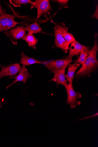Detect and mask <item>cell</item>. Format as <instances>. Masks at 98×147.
I'll use <instances>...</instances> for the list:
<instances>
[{
	"instance_id": "d6986e66",
	"label": "cell",
	"mask_w": 98,
	"mask_h": 147,
	"mask_svg": "<svg viewBox=\"0 0 98 147\" xmlns=\"http://www.w3.org/2000/svg\"><path fill=\"white\" fill-rule=\"evenodd\" d=\"M69 1L68 0H57V1H52L54 2L57 3L62 7L64 8H68L67 4Z\"/></svg>"
},
{
	"instance_id": "7c38bea8",
	"label": "cell",
	"mask_w": 98,
	"mask_h": 147,
	"mask_svg": "<svg viewBox=\"0 0 98 147\" xmlns=\"http://www.w3.org/2000/svg\"><path fill=\"white\" fill-rule=\"evenodd\" d=\"M68 46L70 44L76 41L74 36L68 32V29L64 24H57Z\"/></svg>"
},
{
	"instance_id": "3957f363",
	"label": "cell",
	"mask_w": 98,
	"mask_h": 147,
	"mask_svg": "<svg viewBox=\"0 0 98 147\" xmlns=\"http://www.w3.org/2000/svg\"><path fill=\"white\" fill-rule=\"evenodd\" d=\"M72 61V60L60 59L53 60L49 62L45 61L44 64L51 72L55 74L60 69L66 68Z\"/></svg>"
},
{
	"instance_id": "ffe728a7",
	"label": "cell",
	"mask_w": 98,
	"mask_h": 147,
	"mask_svg": "<svg viewBox=\"0 0 98 147\" xmlns=\"http://www.w3.org/2000/svg\"><path fill=\"white\" fill-rule=\"evenodd\" d=\"M91 18L98 19V6L97 4L96 5L95 11L93 14L91 16Z\"/></svg>"
},
{
	"instance_id": "30bf717a",
	"label": "cell",
	"mask_w": 98,
	"mask_h": 147,
	"mask_svg": "<svg viewBox=\"0 0 98 147\" xmlns=\"http://www.w3.org/2000/svg\"><path fill=\"white\" fill-rule=\"evenodd\" d=\"M32 77V76L30 74L28 71L26 69L25 65H23L22 67L19 74L16 76L14 81L8 86L6 88L7 89L9 88L11 86L18 82H22L25 84L28 79Z\"/></svg>"
},
{
	"instance_id": "52a82bcc",
	"label": "cell",
	"mask_w": 98,
	"mask_h": 147,
	"mask_svg": "<svg viewBox=\"0 0 98 147\" xmlns=\"http://www.w3.org/2000/svg\"><path fill=\"white\" fill-rule=\"evenodd\" d=\"M16 16L14 15L5 14L0 17V32L7 31L15 27L20 23L16 22L14 19Z\"/></svg>"
},
{
	"instance_id": "7a4b0ae2",
	"label": "cell",
	"mask_w": 98,
	"mask_h": 147,
	"mask_svg": "<svg viewBox=\"0 0 98 147\" xmlns=\"http://www.w3.org/2000/svg\"><path fill=\"white\" fill-rule=\"evenodd\" d=\"M66 89L67 93V104L69 105L72 109L75 108L76 105H80L81 102L78 101L77 99H80L82 97L80 93L76 92L71 84H69Z\"/></svg>"
},
{
	"instance_id": "277c9868",
	"label": "cell",
	"mask_w": 98,
	"mask_h": 147,
	"mask_svg": "<svg viewBox=\"0 0 98 147\" xmlns=\"http://www.w3.org/2000/svg\"><path fill=\"white\" fill-rule=\"evenodd\" d=\"M1 68L0 72V79L5 76L9 77L10 79L15 78L22 68L21 65L18 63L11 64L7 66H1Z\"/></svg>"
},
{
	"instance_id": "4fadbf2b",
	"label": "cell",
	"mask_w": 98,
	"mask_h": 147,
	"mask_svg": "<svg viewBox=\"0 0 98 147\" xmlns=\"http://www.w3.org/2000/svg\"><path fill=\"white\" fill-rule=\"evenodd\" d=\"M80 65V64L77 63L69 65L68 73L66 76V81L68 82L69 84H73L75 73L79 67Z\"/></svg>"
},
{
	"instance_id": "5bb4252c",
	"label": "cell",
	"mask_w": 98,
	"mask_h": 147,
	"mask_svg": "<svg viewBox=\"0 0 98 147\" xmlns=\"http://www.w3.org/2000/svg\"><path fill=\"white\" fill-rule=\"evenodd\" d=\"M21 59L20 63L26 65L35 64H44L45 61H41L36 60L34 58H31L26 56L23 52H22L20 55Z\"/></svg>"
},
{
	"instance_id": "9a60e30c",
	"label": "cell",
	"mask_w": 98,
	"mask_h": 147,
	"mask_svg": "<svg viewBox=\"0 0 98 147\" xmlns=\"http://www.w3.org/2000/svg\"><path fill=\"white\" fill-rule=\"evenodd\" d=\"M25 41L30 47L34 49H36V44L38 43V40L34 36L33 34L28 33L22 38Z\"/></svg>"
},
{
	"instance_id": "ac0fdd59",
	"label": "cell",
	"mask_w": 98,
	"mask_h": 147,
	"mask_svg": "<svg viewBox=\"0 0 98 147\" xmlns=\"http://www.w3.org/2000/svg\"><path fill=\"white\" fill-rule=\"evenodd\" d=\"M9 2L15 7H20L22 5H26L27 3L31 4L30 0H10Z\"/></svg>"
},
{
	"instance_id": "5b68a950",
	"label": "cell",
	"mask_w": 98,
	"mask_h": 147,
	"mask_svg": "<svg viewBox=\"0 0 98 147\" xmlns=\"http://www.w3.org/2000/svg\"><path fill=\"white\" fill-rule=\"evenodd\" d=\"M31 9L36 8L37 10V19L47 14L51 9V6L49 0H36L31 3Z\"/></svg>"
},
{
	"instance_id": "2e32d148",
	"label": "cell",
	"mask_w": 98,
	"mask_h": 147,
	"mask_svg": "<svg viewBox=\"0 0 98 147\" xmlns=\"http://www.w3.org/2000/svg\"><path fill=\"white\" fill-rule=\"evenodd\" d=\"M26 26L25 27V30L26 32H28L32 34H36L40 33L42 28L40 27L38 23L36 21L31 24H26Z\"/></svg>"
},
{
	"instance_id": "9c48e42d",
	"label": "cell",
	"mask_w": 98,
	"mask_h": 147,
	"mask_svg": "<svg viewBox=\"0 0 98 147\" xmlns=\"http://www.w3.org/2000/svg\"><path fill=\"white\" fill-rule=\"evenodd\" d=\"M68 55L67 57L65 59L67 60H72V57L76 55H78L82 51L84 50L87 47L84 46L76 41L71 44L70 46Z\"/></svg>"
},
{
	"instance_id": "e0dca14e",
	"label": "cell",
	"mask_w": 98,
	"mask_h": 147,
	"mask_svg": "<svg viewBox=\"0 0 98 147\" xmlns=\"http://www.w3.org/2000/svg\"><path fill=\"white\" fill-rule=\"evenodd\" d=\"M90 51V48L87 47L84 50L80 53L79 57L75 61L76 63L80 64L83 65L84 64L89 56Z\"/></svg>"
},
{
	"instance_id": "8fae6325",
	"label": "cell",
	"mask_w": 98,
	"mask_h": 147,
	"mask_svg": "<svg viewBox=\"0 0 98 147\" xmlns=\"http://www.w3.org/2000/svg\"><path fill=\"white\" fill-rule=\"evenodd\" d=\"M66 69H60L54 74V77L51 80V81L55 82L58 86L61 85L64 86L65 88H66L68 84L65 75Z\"/></svg>"
},
{
	"instance_id": "7402d4cb",
	"label": "cell",
	"mask_w": 98,
	"mask_h": 147,
	"mask_svg": "<svg viewBox=\"0 0 98 147\" xmlns=\"http://www.w3.org/2000/svg\"><path fill=\"white\" fill-rule=\"evenodd\" d=\"M3 104L2 103H0V109L1 108V107L3 106Z\"/></svg>"
},
{
	"instance_id": "44dd1931",
	"label": "cell",
	"mask_w": 98,
	"mask_h": 147,
	"mask_svg": "<svg viewBox=\"0 0 98 147\" xmlns=\"http://www.w3.org/2000/svg\"><path fill=\"white\" fill-rule=\"evenodd\" d=\"M6 12L5 11L3 10L2 8L1 5H0V16H1L2 15H5V14Z\"/></svg>"
},
{
	"instance_id": "ba28073f",
	"label": "cell",
	"mask_w": 98,
	"mask_h": 147,
	"mask_svg": "<svg viewBox=\"0 0 98 147\" xmlns=\"http://www.w3.org/2000/svg\"><path fill=\"white\" fill-rule=\"evenodd\" d=\"M54 31L55 36V46L62 49L65 53H67L68 51L69 50V47L68 46L57 24L54 28Z\"/></svg>"
},
{
	"instance_id": "8992f818",
	"label": "cell",
	"mask_w": 98,
	"mask_h": 147,
	"mask_svg": "<svg viewBox=\"0 0 98 147\" xmlns=\"http://www.w3.org/2000/svg\"><path fill=\"white\" fill-rule=\"evenodd\" d=\"M4 32L15 45L17 44L18 40L22 38L26 34L25 27L22 26L9 30L4 31Z\"/></svg>"
},
{
	"instance_id": "6da1fadb",
	"label": "cell",
	"mask_w": 98,
	"mask_h": 147,
	"mask_svg": "<svg viewBox=\"0 0 98 147\" xmlns=\"http://www.w3.org/2000/svg\"><path fill=\"white\" fill-rule=\"evenodd\" d=\"M98 35L94 36L95 41L93 47L91 50L89 56L84 63L76 73V77H82L91 74L97 67L98 62L96 55L98 50Z\"/></svg>"
}]
</instances>
